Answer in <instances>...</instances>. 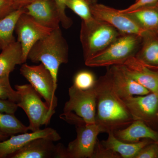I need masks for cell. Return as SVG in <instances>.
<instances>
[{
	"label": "cell",
	"mask_w": 158,
	"mask_h": 158,
	"mask_svg": "<svg viewBox=\"0 0 158 158\" xmlns=\"http://www.w3.org/2000/svg\"><path fill=\"white\" fill-rule=\"evenodd\" d=\"M23 9L44 27L52 30L60 27V16L55 0H35Z\"/></svg>",
	"instance_id": "cell-14"
},
{
	"label": "cell",
	"mask_w": 158,
	"mask_h": 158,
	"mask_svg": "<svg viewBox=\"0 0 158 158\" xmlns=\"http://www.w3.org/2000/svg\"><path fill=\"white\" fill-rule=\"evenodd\" d=\"M157 118H158V113H157ZM157 143H158V142H157Z\"/></svg>",
	"instance_id": "cell-35"
},
{
	"label": "cell",
	"mask_w": 158,
	"mask_h": 158,
	"mask_svg": "<svg viewBox=\"0 0 158 158\" xmlns=\"http://www.w3.org/2000/svg\"><path fill=\"white\" fill-rule=\"evenodd\" d=\"M76 128V138L65 148V158H91L98 136L102 131L96 123L81 125Z\"/></svg>",
	"instance_id": "cell-10"
},
{
	"label": "cell",
	"mask_w": 158,
	"mask_h": 158,
	"mask_svg": "<svg viewBox=\"0 0 158 158\" xmlns=\"http://www.w3.org/2000/svg\"><path fill=\"white\" fill-rule=\"evenodd\" d=\"M142 37L134 34H121L104 50L85 60L90 67H109L122 65L135 57L141 46Z\"/></svg>",
	"instance_id": "cell-4"
},
{
	"label": "cell",
	"mask_w": 158,
	"mask_h": 158,
	"mask_svg": "<svg viewBox=\"0 0 158 158\" xmlns=\"http://www.w3.org/2000/svg\"><path fill=\"white\" fill-rule=\"evenodd\" d=\"M29 131L28 127L23 124L14 114L0 113V131L9 136Z\"/></svg>",
	"instance_id": "cell-23"
},
{
	"label": "cell",
	"mask_w": 158,
	"mask_h": 158,
	"mask_svg": "<svg viewBox=\"0 0 158 158\" xmlns=\"http://www.w3.org/2000/svg\"><path fill=\"white\" fill-rule=\"evenodd\" d=\"M69 99L65 102L60 118L76 127L96 123L97 97L94 86L80 90L73 85L69 89Z\"/></svg>",
	"instance_id": "cell-3"
},
{
	"label": "cell",
	"mask_w": 158,
	"mask_h": 158,
	"mask_svg": "<svg viewBox=\"0 0 158 158\" xmlns=\"http://www.w3.org/2000/svg\"><path fill=\"white\" fill-rule=\"evenodd\" d=\"M39 138H46L54 142L61 139L57 131L51 127L40 129L31 133H21L17 135L11 136L9 139L0 141V158H9L10 155L29 143Z\"/></svg>",
	"instance_id": "cell-13"
},
{
	"label": "cell",
	"mask_w": 158,
	"mask_h": 158,
	"mask_svg": "<svg viewBox=\"0 0 158 158\" xmlns=\"http://www.w3.org/2000/svg\"><path fill=\"white\" fill-rule=\"evenodd\" d=\"M54 141L46 138H39L30 141L10 158H61L63 145H55Z\"/></svg>",
	"instance_id": "cell-15"
},
{
	"label": "cell",
	"mask_w": 158,
	"mask_h": 158,
	"mask_svg": "<svg viewBox=\"0 0 158 158\" xmlns=\"http://www.w3.org/2000/svg\"><path fill=\"white\" fill-rule=\"evenodd\" d=\"M107 139L101 141L104 145L123 158H135L137 154L144 146L151 143L148 139H145L137 143H128L120 141L115 137L113 131L108 133Z\"/></svg>",
	"instance_id": "cell-19"
},
{
	"label": "cell",
	"mask_w": 158,
	"mask_h": 158,
	"mask_svg": "<svg viewBox=\"0 0 158 158\" xmlns=\"http://www.w3.org/2000/svg\"><path fill=\"white\" fill-rule=\"evenodd\" d=\"M34 1L35 0H11L15 10L23 9Z\"/></svg>",
	"instance_id": "cell-33"
},
{
	"label": "cell",
	"mask_w": 158,
	"mask_h": 158,
	"mask_svg": "<svg viewBox=\"0 0 158 158\" xmlns=\"http://www.w3.org/2000/svg\"><path fill=\"white\" fill-rule=\"evenodd\" d=\"M55 1L56 3L59 10L61 24L64 28L68 29L71 27L73 23L72 20L65 13L66 0H55Z\"/></svg>",
	"instance_id": "cell-29"
},
{
	"label": "cell",
	"mask_w": 158,
	"mask_h": 158,
	"mask_svg": "<svg viewBox=\"0 0 158 158\" xmlns=\"http://www.w3.org/2000/svg\"><path fill=\"white\" fill-rule=\"evenodd\" d=\"M97 80L92 72L87 70L81 71L75 76L73 86L80 90H85L93 88Z\"/></svg>",
	"instance_id": "cell-25"
},
{
	"label": "cell",
	"mask_w": 158,
	"mask_h": 158,
	"mask_svg": "<svg viewBox=\"0 0 158 158\" xmlns=\"http://www.w3.org/2000/svg\"><path fill=\"white\" fill-rule=\"evenodd\" d=\"M23 9H16L0 19V50H2L16 41L13 35L16 23Z\"/></svg>",
	"instance_id": "cell-22"
},
{
	"label": "cell",
	"mask_w": 158,
	"mask_h": 158,
	"mask_svg": "<svg viewBox=\"0 0 158 158\" xmlns=\"http://www.w3.org/2000/svg\"><path fill=\"white\" fill-rule=\"evenodd\" d=\"M68 44L59 27L37 41L30 50L27 59L34 63L41 62L50 72L57 86L59 67L68 62Z\"/></svg>",
	"instance_id": "cell-2"
},
{
	"label": "cell",
	"mask_w": 158,
	"mask_h": 158,
	"mask_svg": "<svg viewBox=\"0 0 158 158\" xmlns=\"http://www.w3.org/2000/svg\"><path fill=\"white\" fill-rule=\"evenodd\" d=\"M52 30L37 22L32 16L23 12L19 16L15 26L17 41L23 50V59L25 63L30 50L37 41L48 35Z\"/></svg>",
	"instance_id": "cell-9"
},
{
	"label": "cell",
	"mask_w": 158,
	"mask_h": 158,
	"mask_svg": "<svg viewBox=\"0 0 158 158\" xmlns=\"http://www.w3.org/2000/svg\"><path fill=\"white\" fill-rule=\"evenodd\" d=\"M125 13L144 31L158 34V2Z\"/></svg>",
	"instance_id": "cell-20"
},
{
	"label": "cell",
	"mask_w": 158,
	"mask_h": 158,
	"mask_svg": "<svg viewBox=\"0 0 158 158\" xmlns=\"http://www.w3.org/2000/svg\"><path fill=\"white\" fill-rule=\"evenodd\" d=\"M96 123L103 132L124 128L134 119L125 104L114 90L106 74L97 80Z\"/></svg>",
	"instance_id": "cell-1"
},
{
	"label": "cell",
	"mask_w": 158,
	"mask_h": 158,
	"mask_svg": "<svg viewBox=\"0 0 158 158\" xmlns=\"http://www.w3.org/2000/svg\"><path fill=\"white\" fill-rule=\"evenodd\" d=\"M24 63L21 45L18 41L2 50L0 54V77L9 75L15 66Z\"/></svg>",
	"instance_id": "cell-21"
},
{
	"label": "cell",
	"mask_w": 158,
	"mask_h": 158,
	"mask_svg": "<svg viewBox=\"0 0 158 158\" xmlns=\"http://www.w3.org/2000/svg\"><path fill=\"white\" fill-rule=\"evenodd\" d=\"M20 72L43 98L50 108L55 110L58 105V98L55 95L57 86L49 70L42 63L30 65L24 63L20 69Z\"/></svg>",
	"instance_id": "cell-7"
},
{
	"label": "cell",
	"mask_w": 158,
	"mask_h": 158,
	"mask_svg": "<svg viewBox=\"0 0 158 158\" xmlns=\"http://www.w3.org/2000/svg\"><path fill=\"white\" fill-rule=\"evenodd\" d=\"M142 38L135 57L150 68L158 67V34L147 31Z\"/></svg>",
	"instance_id": "cell-18"
},
{
	"label": "cell",
	"mask_w": 158,
	"mask_h": 158,
	"mask_svg": "<svg viewBox=\"0 0 158 158\" xmlns=\"http://www.w3.org/2000/svg\"><path fill=\"white\" fill-rule=\"evenodd\" d=\"M94 18L108 23L121 34H134L141 37L147 32L141 28L138 24L126 13L94 0L90 6Z\"/></svg>",
	"instance_id": "cell-8"
},
{
	"label": "cell",
	"mask_w": 158,
	"mask_h": 158,
	"mask_svg": "<svg viewBox=\"0 0 158 158\" xmlns=\"http://www.w3.org/2000/svg\"><path fill=\"white\" fill-rule=\"evenodd\" d=\"M116 93L122 99L150 93L147 88L128 75L121 65L111 66L106 73Z\"/></svg>",
	"instance_id": "cell-11"
},
{
	"label": "cell",
	"mask_w": 158,
	"mask_h": 158,
	"mask_svg": "<svg viewBox=\"0 0 158 158\" xmlns=\"http://www.w3.org/2000/svg\"><path fill=\"white\" fill-rule=\"evenodd\" d=\"M120 34L111 25L96 19L88 22L82 21L80 40L85 61L104 50Z\"/></svg>",
	"instance_id": "cell-5"
},
{
	"label": "cell",
	"mask_w": 158,
	"mask_h": 158,
	"mask_svg": "<svg viewBox=\"0 0 158 158\" xmlns=\"http://www.w3.org/2000/svg\"><path fill=\"white\" fill-rule=\"evenodd\" d=\"M8 137H9V136L0 131V141H5L8 139Z\"/></svg>",
	"instance_id": "cell-34"
},
{
	"label": "cell",
	"mask_w": 158,
	"mask_h": 158,
	"mask_svg": "<svg viewBox=\"0 0 158 158\" xmlns=\"http://www.w3.org/2000/svg\"><path fill=\"white\" fill-rule=\"evenodd\" d=\"M113 132L116 138L128 143H137L141 141V139L158 142V132L141 120H134L124 129L116 130Z\"/></svg>",
	"instance_id": "cell-17"
},
{
	"label": "cell",
	"mask_w": 158,
	"mask_h": 158,
	"mask_svg": "<svg viewBox=\"0 0 158 158\" xmlns=\"http://www.w3.org/2000/svg\"><path fill=\"white\" fill-rule=\"evenodd\" d=\"M15 88L20 95L17 103L29 118V131L34 132L40 129L42 126L49 124L56 110L50 108L41 100V97L31 84L16 85Z\"/></svg>",
	"instance_id": "cell-6"
},
{
	"label": "cell",
	"mask_w": 158,
	"mask_h": 158,
	"mask_svg": "<svg viewBox=\"0 0 158 158\" xmlns=\"http://www.w3.org/2000/svg\"><path fill=\"white\" fill-rule=\"evenodd\" d=\"M158 2V0H136L135 2L127 9L119 10L120 12L126 13L136 9L145 7L152 6Z\"/></svg>",
	"instance_id": "cell-30"
},
{
	"label": "cell",
	"mask_w": 158,
	"mask_h": 158,
	"mask_svg": "<svg viewBox=\"0 0 158 158\" xmlns=\"http://www.w3.org/2000/svg\"><path fill=\"white\" fill-rule=\"evenodd\" d=\"M117 153L105 147L98 139L91 158H121Z\"/></svg>",
	"instance_id": "cell-27"
},
{
	"label": "cell",
	"mask_w": 158,
	"mask_h": 158,
	"mask_svg": "<svg viewBox=\"0 0 158 158\" xmlns=\"http://www.w3.org/2000/svg\"><path fill=\"white\" fill-rule=\"evenodd\" d=\"M0 99L17 103L20 95L17 90H13L9 81V75L0 77Z\"/></svg>",
	"instance_id": "cell-26"
},
{
	"label": "cell",
	"mask_w": 158,
	"mask_h": 158,
	"mask_svg": "<svg viewBox=\"0 0 158 158\" xmlns=\"http://www.w3.org/2000/svg\"><path fill=\"white\" fill-rule=\"evenodd\" d=\"M128 75L152 93L158 94V71L132 57L121 65Z\"/></svg>",
	"instance_id": "cell-16"
},
{
	"label": "cell",
	"mask_w": 158,
	"mask_h": 158,
	"mask_svg": "<svg viewBox=\"0 0 158 158\" xmlns=\"http://www.w3.org/2000/svg\"><path fill=\"white\" fill-rule=\"evenodd\" d=\"M18 108L16 103L0 99V113L14 114Z\"/></svg>",
	"instance_id": "cell-32"
},
{
	"label": "cell",
	"mask_w": 158,
	"mask_h": 158,
	"mask_svg": "<svg viewBox=\"0 0 158 158\" xmlns=\"http://www.w3.org/2000/svg\"><path fill=\"white\" fill-rule=\"evenodd\" d=\"M134 120L151 122L158 113V94L152 93L122 99Z\"/></svg>",
	"instance_id": "cell-12"
},
{
	"label": "cell",
	"mask_w": 158,
	"mask_h": 158,
	"mask_svg": "<svg viewBox=\"0 0 158 158\" xmlns=\"http://www.w3.org/2000/svg\"><path fill=\"white\" fill-rule=\"evenodd\" d=\"M15 10L11 0H0V19Z\"/></svg>",
	"instance_id": "cell-31"
},
{
	"label": "cell",
	"mask_w": 158,
	"mask_h": 158,
	"mask_svg": "<svg viewBox=\"0 0 158 158\" xmlns=\"http://www.w3.org/2000/svg\"><path fill=\"white\" fill-rule=\"evenodd\" d=\"M135 158H158V143H150L143 147Z\"/></svg>",
	"instance_id": "cell-28"
},
{
	"label": "cell",
	"mask_w": 158,
	"mask_h": 158,
	"mask_svg": "<svg viewBox=\"0 0 158 158\" xmlns=\"http://www.w3.org/2000/svg\"><path fill=\"white\" fill-rule=\"evenodd\" d=\"M94 0H66L65 6L80 16L82 21L88 22L94 19L90 6Z\"/></svg>",
	"instance_id": "cell-24"
}]
</instances>
